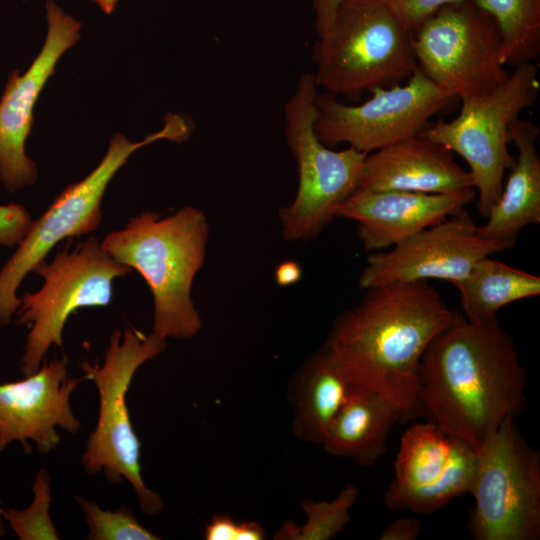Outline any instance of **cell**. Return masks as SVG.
Returning <instances> with one entry per match:
<instances>
[{"instance_id": "cell-31", "label": "cell", "mask_w": 540, "mask_h": 540, "mask_svg": "<svg viewBox=\"0 0 540 540\" xmlns=\"http://www.w3.org/2000/svg\"><path fill=\"white\" fill-rule=\"evenodd\" d=\"M341 1L312 0V6L315 12V30L318 38L322 37L329 30Z\"/></svg>"}, {"instance_id": "cell-27", "label": "cell", "mask_w": 540, "mask_h": 540, "mask_svg": "<svg viewBox=\"0 0 540 540\" xmlns=\"http://www.w3.org/2000/svg\"><path fill=\"white\" fill-rule=\"evenodd\" d=\"M385 5L409 31L418 26L439 9L465 0H377Z\"/></svg>"}, {"instance_id": "cell-29", "label": "cell", "mask_w": 540, "mask_h": 540, "mask_svg": "<svg viewBox=\"0 0 540 540\" xmlns=\"http://www.w3.org/2000/svg\"><path fill=\"white\" fill-rule=\"evenodd\" d=\"M31 224V216L24 206L14 203L0 205V246H17Z\"/></svg>"}, {"instance_id": "cell-4", "label": "cell", "mask_w": 540, "mask_h": 540, "mask_svg": "<svg viewBox=\"0 0 540 540\" xmlns=\"http://www.w3.org/2000/svg\"><path fill=\"white\" fill-rule=\"evenodd\" d=\"M316 86L356 102L417 70L413 32L377 0H342L313 49Z\"/></svg>"}, {"instance_id": "cell-3", "label": "cell", "mask_w": 540, "mask_h": 540, "mask_svg": "<svg viewBox=\"0 0 540 540\" xmlns=\"http://www.w3.org/2000/svg\"><path fill=\"white\" fill-rule=\"evenodd\" d=\"M208 238L206 215L185 206L164 218L143 212L101 241L108 254L146 281L154 301L153 333L161 338H192L202 327L191 289Z\"/></svg>"}, {"instance_id": "cell-13", "label": "cell", "mask_w": 540, "mask_h": 540, "mask_svg": "<svg viewBox=\"0 0 540 540\" xmlns=\"http://www.w3.org/2000/svg\"><path fill=\"white\" fill-rule=\"evenodd\" d=\"M477 462V450L468 442L432 421L414 424L402 435L385 505L416 514L435 512L470 493Z\"/></svg>"}, {"instance_id": "cell-14", "label": "cell", "mask_w": 540, "mask_h": 540, "mask_svg": "<svg viewBox=\"0 0 540 540\" xmlns=\"http://www.w3.org/2000/svg\"><path fill=\"white\" fill-rule=\"evenodd\" d=\"M512 246L485 239L463 210L401 243L389 251L367 257L358 279L360 289L392 283L444 280L454 285L464 280L474 265Z\"/></svg>"}, {"instance_id": "cell-25", "label": "cell", "mask_w": 540, "mask_h": 540, "mask_svg": "<svg viewBox=\"0 0 540 540\" xmlns=\"http://www.w3.org/2000/svg\"><path fill=\"white\" fill-rule=\"evenodd\" d=\"M34 498L23 510H3V518L20 540H58L59 536L49 514L51 502L50 477L41 469L33 483Z\"/></svg>"}, {"instance_id": "cell-11", "label": "cell", "mask_w": 540, "mask_h": 540, "mask_svg": "<svg viewBox=\"0 0 540 540\" xmlns=\"http://www.w3.org/2000/svg\"><path fill=\"white\" fill-rule=\"evenodd\" d=\"M418 67L461 100L485 95L509 77L494 19L471 0L447 5L413 32Z\"/></svg>"}, {"instance_id": "cell-12", "label": "cell", "mask_w": 540, "mask_h": 540, "mask_svg": "<svg viewBox=\"0 0 540 540\" xmlns=\"http://www.w3.org/2000/svg\"><path fill=\"white\" fill-rule=\"evenodd\" d=\"M359 105L324 92L316 98L314 129L328 147L341 143L366 154L418 135L455 98L419 67L404 85L374 90Z\"/></svg>"}, {"instance_id": "cell-8", "label": "cell", "mask_w": 540, "mask_h": 540, "mask_svg": "<svg viewBox=\"0 0 540 540\" xmlns=\"http://www.w3.org/2000/svg\"><path fill=\"white\" fill-rule=\"evenodd\" d=\"M538 92L535 65H519L493 91L462 99L455 119H439L418 134L464 158L478 193L477 209L485 218L501 195L506 170L515 164L508 150L509 125L534 104Z\"/></svg>"}, {"instance_id": "cell-18", "label": "cell", "mask_w": 540, "mask_h": 540, "mask_svg": "<svg viewBox=\"0 0 540 540\" xmlns=\"http://www.w3.org/2000/svg\"><path fill=\"white\" fill-rule=\"evenodd\" d=\"M465 188H474L472 177L453 153L416 135L367 154L356 190L437 194Z\"/></svg>"}, {"instance_id": "cell-7", "label": "cell", "mask_w": 540, "mask_h": 540, "mask_svg": "<svg viewBox=\"0 0 540 540\" xmlns=\"http://www.w3.org/2000/svg\"><path fill=\"white\" fill-rule=\"evenodd\" d=\"M192 124L178 114H167L161 130L139 142L118 133L113 136L99 165L81 181L69 185L32 224L13 255L0 269V324L10 323L20 304L17 290L25 276L65 238L94 231L101 223L105 190L129 156L160 139L182 142L189 138Z\"/></svg>"}, {"instance_id": "cell-17", "label": "cell", "mask_w": 540, "mask_h": 540, "mask_svg": "<svg viewBox=\"0 0 540 540\" xmlns=\"http://www.w3.org/2000/svg\"><path fill=\"white\" fill-rule=\"evenodd\" d=\"M475 196L474 188L437 194L356 190L335 216L357 223L366 251H381L465 210Z\"/></svg>"}, {"instance_id": "cell-20", "label": "cell", "mask_w": 540, "mask_h": 540, "mask_svg": "<svg viewBox=\"0 0 540 540\" xmlns=\"http://www.w3.org/2000/svg\"><path fill=\"white\" fill-rule=\"evenodd\" d=\"M398 421L401 414L388 399L355 384L321 445L333 456L370 466L385 454L387 436Z\"/></svg>"}, {"instance_id": "cell-34", "label": "cell", "mask_w": 540, "mask_h": 540, "mask_svg": "<svg viewBox=\"0 0 540 540\" xmlns=\"http://www.w3.org/2000/svg\"><path fill=\"white\" fill-rule=\"evenodd\" d=\"M3 509L0 507V539L2 537H4V535L6 534V530L4 528V524H3Z\"/></svg>"}, {"instance_id": "cell-21", "label": "cell", "mask_w": 540, "mask_h": 540, "mask_svg": "<svg viewBox=\"0 0 540 540\" xmlns=\"http://www.w3.org/2000/svg\"><path fill=\"white\" fill-rule=\"evenodd\" d=\"M355 383L324 344L302 365L293 396V434L322 444Z\"/></svg>"}, {"instance_id": "cell-32", "label": "cell", "mask_w": 540, "mask_h": 540, "mask_svg": "<svg viewBox=\"0 0 540 540\" xmlns=\"http://www.w3.org/2000/svg\"><path fill=\"white\" fill-rule=\"evenodd\" d=\"M302 271L294 261H285L275 271L276 282L280 286H290L300 280Z\"/></svg>"}, {"instance_id": "cell-30", "label": "cell", "mask_w": 540, "mask_h": 540, "mask_svg": "<svg viewBox=\"0 0 540 540\" xmlns=\"http://www.w3.org/2000/svg\"><path fill=\"white\" fill-rule=\"evenodd\" d=\"M422 523L418 518H399L387 525L381 540H415L421 533Z\"/></svg>"}, {"instance_id": "cell-33", "label": "cell", "mask_w": 540, "mask_h": 540, "mask_svg": "<svg viewBox=\"0 0 540 540\" xmlns=\"http://www.w3.org/2000/svg\"><path fill=\"white\" fill-rule=\"evenodd\" d=\"M106 14H111L116 7L118 0H93Z\"/></svg>"}, {"instance_id": "cell-5", "label": "cell", "mask_w": 540, "mask_h": 540, "mask_svg": "<svg viewBox=\"0 0 540 540\" xmlns=\"http://www.w3.org/2000/svg\"><path fill=\"white\" fill-rule=\"evenodd\" d=\"M167 347L166 339L155 333L128 328L112 333L102 365L95 361L81 362L85 378L92 380L99 394V415L90 434L82 464L86 472H103L106 479L120 483L124 478L134 488L141 510L148 515L163 511L159 494L149 489L142 478L141 443L133 429L126 404V394L137 369L160 355Z\"/></svg>"}, {"instance_id": "cell-28", "label": "cell", "mask_w": 540, "mask_h": 540, "mask_svg": "<svg viewBox=\"0 0 540 540\" xmlns=\"http://www.w3.org/2000/svg\"><path fill=\"white\" fill-rule=\"evenodd\" d=\"M265 528L256 521L236 523L230 516L215 514L205 527L207 540H262Z\"/></svg>"}, {"instance_id": "cell-6", "label": "cell", "mask_w": 540, "mask_h": 540, "mask_svg": "<svg viewBox=\"0 0 540 540\" xmlns=\"http://www.w3.org/2000/svg\"><path fill=\"white\" fill-rule=\"evenodd\" d=\"M318 87L303 73L285 108V135L298 171L294 200L279 210L282 237L307 242L336 217L337 208L357 189L366 153L352 147L334 150L314 129Z\"/></svg>"}, {"instance_id": "cell-15", "label": "cell", "mask_w": 540, "mask_h": 540, "mask_svg": "<svg viewBox=\"0 0 540 540\" xmlns=\"http://www.w3.org/2000/svg\"><path fill=\"white\" fill-rule=\"evenodd\" d=\"M48 33L28 70L12 73L0 99V181L10 192L37 179L35 163L25 153L33 108L63 53L79 40L81 23L53 1L46 4Z\"/></svg>"}, {"instance_id": "cell-2", "label": "cell", "mask_w": 540, "mask_h": 540, "mask_svg": "<svg viewBox=\"0 0 540 540\" xmlns=\"http://www.w3.org/2000/svg\"><path fill=\"white\" fill-rule=\"evenodd\" d=\"M428 281L371 289L334 321L327 348L351 380L388 399L402 421L421 414L419 367L432 340L456 318Z\"/></svg>"}, {"instance_id": "cell-23", "label": "cell", "mask_w": 540, "mask_h": 540, "mask_svg": "<svg viewBox=\"0 0 540 540\" xmlns=\"http://www.w3.org/2000/svg\"><path fill=\"white\" fill-rule=\"evenodd\" d=\"M495 21L501 36L500 61L517 67L540 53V0H471Z\"/></svg>"}, {"instance_id": "cell-26", "label": "cell", "mask_w": 540, "mask_h": 540, "mask_svg": "<svg viewBox=\"0 0 540 540\" xmlns=\"http://www.w3.org/2000/svg\"><path fill=\"white\" fill-rule=\"evenodd\" d=\"M89 527L91 540H157L160 539L144 527L134 513L121 507L115 511L103 510L95 502L76 497Z\"/></svg>"}, {"instance_id": "cell-24", "label": "cell", "mask_w": 540, "mask_h": 540, "mask_svg": "<svg viewBox=\"0 0 540 540\" xmlns=\"http://www.w3.org/2000/svg\"><path fill=\"white\" fill-rule=\"evenodd\" d=\"M359 489L352 483L344 486L332 501L304 499L301 507L306 522L298 526L286 520L274 534L277 540H329L339 534L350 521V509L356 502Z\"/></svg>"}, {"instance_id": "cell-1", "label": "cell", "mask_w": 540, "mask_h": 540, "mask_svg": "<svg viewBox=\"0 0 540 540\" xmlns=\"http://www.w3.org/2000/svg\"><path fill=\"white\" fill-rule=\"evenodd\" d=\"M526 383L517 348L497 318L477 323L458 313L421 359V414L477 450L522 410Z\"/></svg>"}, {"instance_id": "cell-19", "label": "cell", "mask_w": 540, "mask_h": 540, "mask_svg": "<svg viewBox=\"0 0 540 540\" xmlns=\"http://www.w3.org/2000/svg\"><path fill=\"white\" fill-rule=\"evenodd\" d=\"M539 135V126L529 120L518 117L509 125V139L518 155L486 223L478 226L483 238L513 246L526 226L540 223Z\"/></svg>"}, {"instance_id": "cell-22", "label": "cell", "mask_w": 540, "mask_h": 540, "mask_svg": "<svg viewBox=\"0 0 540 540\" xmlns=\"http://www.w3.org/2000/svg\"><path fill=\"white\" fill-rule=\"evenodd\" d=\"M455 286L464 317L480 323L497 318L498 311L508 304L538 296L540 277L487 256Z\"/></svg>"}, {"instance_id": "cell-9", "label": "cell", "mask_w": 540, "mask_h": 540, "mask_svg": "<svg viewBox=\"0 0 540 540\" xmlns=\"http://www.w3.org/2000/svg\"><path fill=\"white\" fill-rule=\"evenodd\" d=\"M43 278L36 292H25L16 311L18 323L30 328L21 369L35 373L51 345L62 346L69 316L83 307H104L112 300V283L131 269L116 261L101 242L90 237L72 251L58 250L51 263L40 262L34 270Z\"/></svg>"}, {"instance_id": "cell-16", "label": "cell", "mask_w": 540, "mask_h": 540, "mask_svg": "<svg viewBox=\"0 0 540 540\" xmlns=\"http://www.w3.org/2000/svg\"><path fill=\"white\" fill-rule=\"evenodd\" d=\"M67 365L66 358L44 361L25 379L0 383V451L20 441L28 452L31 440L45 453L60 443L56 427L72 434L79 431L70 396L86 378H70Z\"/></svg>"}, {"instance_id": "cell-10", "label": "cell", "mask_w": 540, "mask_h": 540, "mask_svg": "<svg viewBox=\"0 0 540 540\" xmlns=\"http://www.w3.org/2000/svg\"><path fill=\"white\" fill-rule=\"evenodd\" d=\"M468 529L476 540H537L540 457L507 418L477 449Z\"/></svg>"}]
</instances>
